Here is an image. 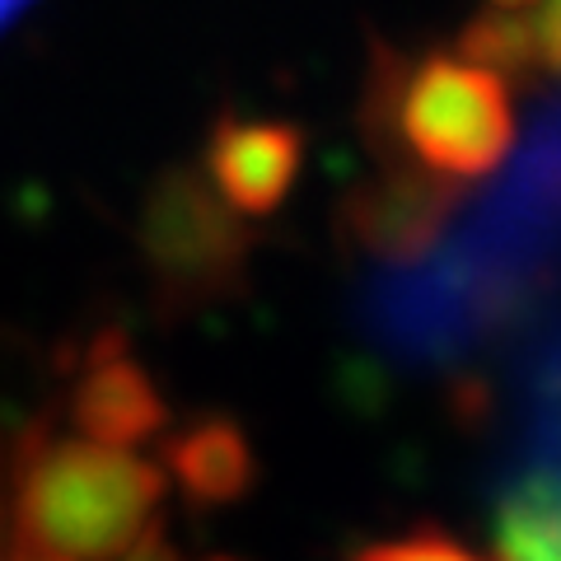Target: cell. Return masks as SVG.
<instances>
[{
    "label": "cell",
    "instance_id": "1",
    "mask_svg": "<svg viewBox=\"0 0 561 561\" xmlns=\"http://www.w3.org/2000/svg\"><path fill=\"white\" fill-rule=\"evenodd\" d=\"M561 253V108L542 122L496 197L449 257L383 272L365 295L375 342L402 360H445L511 309Z\"/></svg>",
    "mask_w": 561,
    "mask_h": 561
},
{
    "label": "cell",
    "instance_id": "2",
    "mask_svg": "<svg viewBox=\"0 0 561 561\" xmlns=\"http://www.w3.org/2000/svg\"><path fill=\"white\" fill-rule=\"evenodd\" d=\"M164 468L38 421L10 449V519L51 561H122L154 534Z\"/></svg>",
    "mask_w": 561,
    "mask_h": 561
},
{
    "label": "cell",
    "instance_id": "3",
    "mask_svg": "<svg viewBox=\"0 0 561 561\" xmlns=\"http://www.w3.org/2000/svg\"><path fill=\"white\" fill-rule=\"evenodd\" d=\"M375 131L398 140L416 160V173L463 187L501 169L515 140V103L505 80L449 51L412 66L379 51L375 76Z\"/></svg>",
    "mask_w": 561,
    "mask_h": 561
},
{
    "label": "cell",
    "instance_id": "4",
    "mask_svg": "<svg viewBox=\"0 0 561 561\" xmlns=\"http://www.w3.org/2000/svg\"><path fill=\"white\" fill-rule=\"evenodd\" d=\"M136 239L160 295L179 305L230 295L253 249V230L243 216H234L216 197V187L187 164L164 169L146 187Z\"/></svg>",
    "mask_w": 561,
    "mask_h": 561
},
{
    "label": "cell",
    "instance_id": "5",
    "mask_svg": "<svg viewBox=\"0 0 561 561\" xmlns=\"http://www.w3.org/2000/svg\"><path fill=\"white\" fill-rule=\"evenodd\" d=\"M305 164V131L286 117H220L206 136V183L234 216H267Z\"/></svg>",
    "mask_w": 561,
    "mask_h": 561
},
{
    "label": "cell",
    "instance_id": "6",
    "mask_svg": "<svg viewBox=\"0 0 561 561\" xmlns=\"http://www.w3.org/2000/svg\"><path fill=\"white\" fill-rule=\"evenodd\" d=\"M70 416L80 426V440L103 445V449H131L150 440L169 421V408L154 379L146 375L127 342L117 332L103 337L80 356V375L70 389Z\"/></svg>",
    "mask_w": 561,
    "mask_h": 561
},
{
    "label": "cell",
    "instance_id": "7",
    "mask_svg": "<svg viewBox=\"0 0 561 561\" xmlns=\"http://www.w3.org/2000/svg\"><path fill=\"white\" fill-rule=\"evenodd\" d=\"M459 187L435 183L426 173L389 169L379 183H365L346 202V230L356 234L379 262H408L431 249L435 234L449 225Z\"/></svg>",
    "mask_w": 561,
    "mask_h": 561
},
{
    "label": "cell",
    "instance_id": "8",
    "mask_svg": "<svg viewBox=\"0 0 561 561\" xmlns=\"http://www.w3.org/2000/svg\"><path fill=\"white\" fill-rule=\"evenodd\" d=\"M459 57L491 76H561L557 5H491L459 33Z\"/></svg>",
    "mask_w": 561,
    "mask_h": 561
},
{
    "label": "cell",
    "instance_id": "9",
    "mask_svg": "<svg viewBox=\"0 0 561 561\" xmlns=\"http://www.w3.org/2000/svg\"><path fill=\"white\" fill-rule=\"evenodd\" d=\"M496 548L501 561H561V435L501 491Z\"/></svg>",
    "mask_w": 561,
    "mask_h": 561
},
{
    "label": "cell",
    "instance_id": "10",
    "mask_svg": "<svg viewBox=\"0 0 561 561\" xmlns=\"http://www.w3.org/2000/svg\"><path fill=\"white\" fill-rule=\"evenodd\" d=\"M169 472L197 505L239 501L253 486V445L230 416H202L164 449Z\"/></svg>",
    "mask_w": 561,
    "mask_h": 561
},
{
    "label": "cell",
    "instance_id": "11",
    "mask_svg": "<svg viewBox=\"0 0 561 561\" xmlns=\"http://www.w3.org/2000/svg\"><path fill=\"white\" fill-rule=\"evenodd\" d=\"M351 561H482L478 552H468L463 542H454L435 529H421V534H408V538H383V542H370L360 548Z\"/></svg>",
    "mask_w": 561,
    "mask_h": 561
},
{
    "label": "cell",
    "instance_id": "12",
    "mask_svg": "<svg viewBox=\"0 0 561 561\" xmlns=\"http://www.w3.org/2000/svg\"><path fill=\"white\" fill-rule=\"evenodd\" d=\"M0 561H51L38 548H28L10 519V454L0 459Z\"/></svg>",
    "mask_w": 561,
    "mask_h": 561
},
{
    "label": "cell",
    "instance_id": "13",
    "mask_svg": "<svg viewBox=\"0 0 561 561\" xmlns=\"http://www.w3.org/2000/svg\"><path fill=\"white\" fill-rule=\"evenodd\" d=\"M28 14V5H14V0H0V33L5 28H14Z\"/></svg>",
    "mask_w": 561,
    "mask_h": 561
}]
</instances>
